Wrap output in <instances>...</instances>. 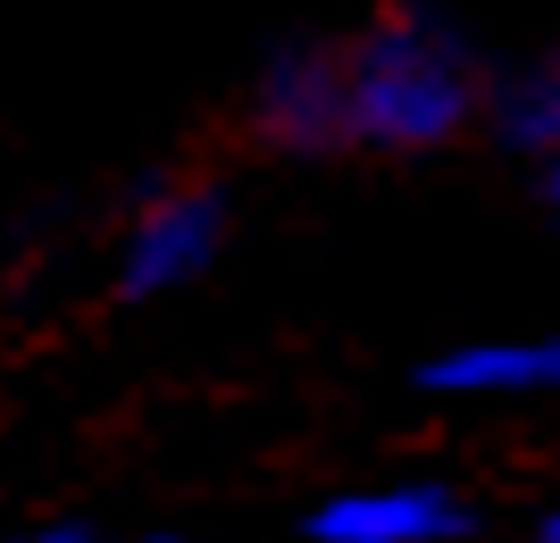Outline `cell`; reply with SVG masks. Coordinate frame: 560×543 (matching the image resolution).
I'll list each match as a JSON object with an SVG mask.
<instances>
[{"label": "cell", "instance_id": "10", "mask_svg": "<svg viewBox=\"0 0 560 543\" xmlns=\"http://www.w3.org/2000/svg\"><path fill=\"white\" fill-rule=\"evenodd\" d=\"M536 543H560V510H544V527H536Z\"/></svg>", "mask_w": 560, "mask_h": 543}, {"label": "cell", "instance_id": "2", "mask_svg": "<svg viewBox=\"0 0 560 543\" xmlns=\"http://www.w3.org/2000/svg\"><path fill=\"white\" fill-rule=\"evenodd\" d=\"M218 251H226V192L201 176H160L117 217V293L126 302L185 293L218 268Z\"/></svg>", "mask_w": 560, "mask_h": 543}, {"label": "cell", "instance_id": "8", "mask_svg": "<svg viewBox=\"0 0 560 543\" xmlns=\"http://www.w3.org/2000/svg\"><path fill=\"white\" fill-rule=\"evenodd\" d=\"M93 543H192V535H93Z\"/></svg>", "mask_w": 560, "mask_h": 543}, {"label": "cell", "instance_id": "4", "mask_svg": "<svg viewBox=\"0 0 560 543\" xmlns=\"http://www.w3.org/2000/svg\"><path fill=\"white\" fill-rule=\"evenodd\" d=\"M468 501L452 485L401 476V485H351L310 510V543H460Z\"/></svg>", "mask_w": 560, "mask_h": 543}, {"label": "cell", "instance_id": "5", "mask_svg": "<svg viewBox=\"0 0 560 543\" xmlns=\"http://www.w3.org/2000/svg\"><path fill=\"white\" fill-rule=\"evenodd\" d=\"M427 393H460V402H527L560 393V334H502V343H460V352L419 368Z\"/></svg>", "mask_w": 560, "mask_h": 543}, {"label": "cell", "instance_id": "1", "mask_svg": "<svg viewBox=\"0 0 560 543\" xmlns=\"http://www.w3.org/2000/svg\"><path fill=\"white\" fill-rule=\"evenodd\" d=\"M343 93L360 151H435L493 101V84L444 9H385L343 43Z\"/></svg>", "mask_w": 560, "mask_h": 543}, {"label": "cell", "instance_id": "9", "mask_svg": "<svg viewBox=\"0 0 560 543\" xmlns=\"http://www.w3.org/2000/svg\"><path fill=\"white\" fill-rule=\"evenodd\" d=\"M544 192H552V210H560V160H544Z\"/></svg>", "mask_w": 560, "mask_h": 543}, {"label": "cell", "instance_id": "7", "mask_svg": "<svg viewBox=\"0 0 560 543\" xmlns=\"http://www.w3.org/2000/svg\"><path fill=\"white\" fill-rule=\"evenodd\" d=\"M0 543H93V527H75V519H43V527H18V535H0Z\"/></svg>", "mask_w": 560, "mask_h": 543}, {"label": "cell", "instance_id": "6", "mask_svg": "<svg viewBox=\"0 0 560 543\" xmlns=\"http://www.w3.org/2000/svg\"><path fill=\"white\" fill-rule=\"evenodd\" d=\"M486 109H493V126H502V142L536 151V160H560V75H552V68L493 84Z\"/></svg>", "mask_w": 560, "mask_h": 543}, {"label": "cell", "instance_id": "11", "mask_svg": "<svg viewBox=\"0 0 560 543\" xmlns=\"http://www.w3.org/2000/svg\"><path fill=\"white\" fill-rule=\"evenodd\" d=\"M552 75H560V59H552Z\"/></svg>", "mask_w": 560, "mask_h": 543}, {"label": "cell", "instance_id": "3", "mask_svg": "<svg viewBox=\"0 0 560 543\" xmlns=\"http://www.w3.org/2000/svg\"><path fill=\"white\" fill-rule=\"evenodd\" d=\"M252 134L293 151V160H327L351 142V93H343V43L318 34H284L252 68Z\"/></svg>", "mask_w": 560, "mask_h": 543}]
</instances>
